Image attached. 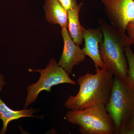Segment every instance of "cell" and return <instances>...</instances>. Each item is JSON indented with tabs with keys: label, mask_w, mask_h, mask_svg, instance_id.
<instances>
[{
	"label": "cell",
	"mask_w": 134,
	"mask_h": 134,
	"mask_svg": "<svg viewBox=\"0 0 134 134\" xmlns=\"http://www.w3.org/2000/svg\"><path fill=\"white\" fill-rule=\"evenodd\" d=\"M105 107L114 123L115 134H123L127 122L134 114V86L127 80L114 76Z\"/></svg>",
	"instance_id": "obj_3"
},
{
	"label": "cell",
	"mask_w": 134,
	"mask_h": 134,
	"mask_svg": "<svg viewBox=\"0 0 134 134\" xmlns=\"http://www.w3.org/2000/svg\"><path fill=\"white\" fill-rule=\"evenodd\" d=\"M96 73H88L77 80L79 89L75 96H70L65 106L70 110H82L97 104L106 105L111 95L114 75L104 69L96 68Z\"/></svg>",
	"instance_id": "obj_1"
},
{
	"label": "cell",
	"mask_w": 134,
	"mask_h": 134,
	"mask_svg": "<svg viewBox=\"0 0 134 134\" xmlns=\"http://www.w3.org/2000/svg\"><path fill=\"white\" fill-rule=\"evenodd\" d=\"M125 53L128 65L127 81L134 86V53L130 46L125 48Z\"/></svg>",
	"instance_id": "obj_12"
},
{
	"label": "cell",
	"mask_w": 134,
	"mask_h": 134,
	"mask_svg": "<svg viewBox=\"0 0 134 134\" xmlns=\"http://www.w3.org/2000/svg\"><path fill=\"white\" fill-rule=\"evenodd\" d=\"M62 34L64 41V47L58 65L70 75L72 74L75 66L79 65L85 60L82 49L77 45L70 37L67 29H62Z\"/></svg>",
	"instance_id": "obj_7"
},
{
	"label": "cell",
	"mask_w": 134,
	"mask_h": 134,
	"mask_svg": "<svg viewBox=\"0 0 134 134\" xmlns=\"http://www.w3.org/2000/svg\"><path fill=\"white\" fill-rule=\"evenodd\" d=\"M44 9L46 19L49 23L59 25L62 29H68V12L58 0H46Z\"/></svg>",
	"instance_id": "obj_9"
},
{
	"label": "cell",
	"mask_w": 134,
	"mask_h": 134,
	"mask_svg": "<svg viewBox=\"0 0 134 134\" xmlns=\"http://www.w3.org/2000/svg\"><path fill=\"white\" fill-rule=\"evenodd\" d=\"M3 88H0V92ZM38 109H24L15 111L8 107L0 98V119L2 120L3 128L0 134H4L7 132L8 125L12 121L17 120L23 117H35L33 114L38 111Z\"/></svg>",
	"instance_id": "obj_10"
},
{
	"label": "cell",
	"mask_w": 134,
	"mask_h": 134,
	"mask_svg": "<svg viewBox=\"0 0 134 134\" xmlns=\"http://www.w3.org/2000/svg\"><path fill=\"white\" fill-rule=\"evenodd\" d=\"M5 84V82L4 81V78L2 74H0V88H3Z\"/></svg>",
	"instance_id": "obj_16"
},
{
	"label": "cell",
	"mask_w": 134,
	"mask_h": 134,
	"mask_svg": "<svg viewBox=\"0 0 134 134\" xmlns=\"http://www.w3.org/2000/svg\"><path fill=\"white\" fill-rule=\"evenodd\" d=\"M98 23L103 36L99 48L104 69L127 80L128 65L125 49L133 44L132 40L125 32L115 29L104 19L99 18Z\"/></svg>",
	"instance_id": "obj_2"
},
{
	"label": "cell",
	"mask_w": 134,
	"mask_h": 134,
	"mask_svg": "<svg viewBox=\"0 0 134 134\" xmlns=\"http://www.w3.org/2000/svg\"><path fill=\"white\" fill-rule=\"evenodd\" d=\"M126 31L133 44H134V23H130L127 27Z\"/></svg>",
	"instance_id": "obj_15"
},
{
	"label": "cell",
	"mask_w": 134,
	"mask_h": 134,
	"mask_svg": "<svg viewBox=\"0 0 134 134\" xmlns=\"http://www.w3.org/2000/svg\"><path fill=\"white\" fill-rule=\"evenodd\" d=\"M30 72H39L40 76L35 83L27 86V95L25 99L24 109L36 101L38 94L41 91L50 92L53 86L60 84L69 83L75 85L76 83L70 79L66 71L58 65L54 58L50 60L44 69H29Z\"/></svg>",
	"instance_id": "obj_5"
},
{
	"label": "cell",
	"mask_w": 134,
	"mask_h": 134,
	"mask_svg": "<svg viewBox=\"0 0 134 134\" xmlns=\"http://www.w3.org/2000/svg\"><path fill=\"white\" fill-rule=\"evenodd\" d=\"M84 47L82 50L85 54L90 57L94 62L96 68L104 69V64L100 58L99 44L103 39V32L100 27L96 29H85L83 27Z\"/></svg>",
	"instance_id": "obj_8"
},
{
	"label": "cell",
	"mask_w": 134,
	"mask_h": 134,
	"mask_svg": "<svg viewBox=\"0 0 134 134\" xmlns=\"http://www.w3.org/2000/svg\"><path fill=\"white\" fill-rule=\"evenodd\" d=\"M107 16L115 29L125 32L134 23V0H101Z\"/></svg>",
	"instance_id": "obj_6"
},
{
	"label": "cell",
	"mask_w": 134,
	"mask_h": 134,
	"mask_svg": "<svg viewBox=\"0 0 134 134\" xmlns=\"http://www.w3.org/2000/svg\"><path fill=\"white\" fill-rule=\"evenodd\" d=\"M123 134H134V114L127 122Z\"/></svg>",
	"instance_id": "obj_14"
},
{
	"label": "cell",
	"mask_w": 134,
	"mask_h": 134,
	"mask_svg": "<svg viewBox=\"0 0 134 134\" xmlns=\"http://www.w3.org/2000/svg\"><path fill=\"white\" fill-rule=\"evenodd\" d=\"M67 12L77 5V0H58Z\"/></svg>",
	"instance_id": "obj_13"
},
{
	"label": "cell",
	"mask_w": 134,
	"mask_h": 134,
	"mask_svg": "<svg viewBox=\"0 0 134 134\" xmlns=\"http://www.w3.org/2000/svg\"><path fill=\"white\" fill-rule=\"evenodd\" d=\"M83 3H81L68 12V31L74 43L80 46L83 40V27L80 24L79 14Z\"/></svg>",
	"instance_id": "obj_11"
},
{
	"label": "cell",
	"mask_w": 134,
	"mask_h": 134,
	"mask_svg": "<svg viewBox=\"0 0 134 134\" xmlns=\"http://www.w3.org/2000/svg\"><path fill=\"white\" fill-rule=\"evenodd\" d=\"M65 119L72 125H77L82 134H114V123L105 105L97 104L82 110H70Z\"/></svg>",
	"instance_id": "obj_4"
}]
</instances>
